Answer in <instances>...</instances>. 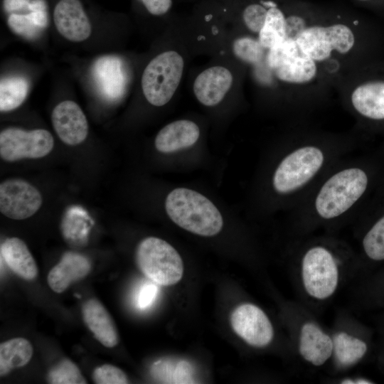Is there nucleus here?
I'll return each instance as SVG.
<instances>
[{"mask_svg":"<svg viewBox=\"0 0 384 384\" xmlns=\"http://www.w3.org/2000/svg\"><path fill=\"white\" fill-rule=\"evenodd\" d=\"M300 52L296 40L286 38L269 49L267 55V64L275 70L292 61Z\"/></svg>","mask_w":384,"mask_h":384,"instance_id":"obj_31","label":"nucleus"},{"mask_svg":"<svg viewBox=\"0 0 384 384\" xmlns=\"http://www.w3.org/2000/svg\"><path fill=\"white\" fill-rule=\"evenodd\" d=\"M158 285L150 279L140 284L134 295V304L137 309L146 310L154 304L159 292Z\"/></svg>","mask_w":384,"mask_h":384,"instance_id":"obj_33","label":"nucleus"},{"mask_svg":"<svg viewBox=\"0 0 384 384\" xmlns=\"http://www.w3.org/2000/svg\"><path fill=\"white\" fill-rule=\"evenodd\" d=\"M296 41L302 53L314 61H323L330 57L333 50L348 53L353 47L355 38L349 27L338 23L306 28Z\"/></svg>","mask_w":384,"mask_h":384,"instance_id":"obj_7","label":"nucleus"},{"mask_svg":"<svg viewBox=\"0 0 384 384\" xmlns=\"http://www.w3.org/2000/svg\"><path fill=\"white\" fill-rule=\"evenodd\" d=\"M324 159L323 151L315 146L294 149L277 167L272 179L274 189L282 195L299 190L320 171Z\"/></svg>","mask_w":384,"mask_h":384,"instance_id":"obj_6","label":"nucleus"},{"mask_svg":"<svg viewBox=\"0 0 384 384\" xmlns=\"http://www.w3.org/2000/svg\"><path fill=\"white\" fill-rule=\"evenodd\" d=\"M91 267V262L86 256L75 252H67L48 272V286L53 292L61 293L71 284L85 277Z\"/></svg>","mask_w":384,"mask_h":384,"instance_id":"obj_15","label":"nucleus"},{"mask_svg":"<svg viewBox=\"0 0 384 384\" xmlns=\"http://www.w3.org/2000/svg\"><path fill=\"white\" fill-rule=\"evenodd\" d=\"M333 355L335 364L341 369L351 368L357 364L368 351L367 343L353 334L340 330L333 335Z\"/></svg>","mask_w":384,"mask_h":384,"instance_id":"obj_23","label":"nucleus"},{"mask_svg":"<svg viewBox=\"0 0 384 384\" xmlns=\"http://www.w3.org/2000/svg\"><path fill=\"white\" fill-rule=\"evenodd\" d=\"M200 129L192 121L181 119L163 127L155 138V147L162 153H171L193 145L198 139Z\"/></svg>","mask_w":384,"mask_h":384,"instance_id":"obj_17","label":"nucleus"},{"mask_svg":"<svg viewBox=\"0 0 384 384\" xmlns=\"http://www.w3.org/2000/svg\"><path fill=\"white\" fill-rule=\"evenodd\" d=\"M82 315L87 328L103 346L112 348L117 345V328L109 312L98 300L86 301L82 306Z\"/></svg>","mask_w":384,"mask_h":384,"instance_id":"obj_16","label":"nucleus"},{"mask_svg":"<svg viewBox=\"0 0 384 384\" xmlns=\"http://www.w3.org/2000/svg\"><path fill=\"white\" fill-rule=\"evenodd\" d=\"M351 102L361 115L373 119H384V82L359 85L352 92Z\"/></svg>","mask_w":384,"mask_h":384,"instance_id":"obj_21","label":"nucleus"},{"mask_svg":"<svg viewBox=\"0 0 384 384\" xmlns=\"http://www.w3.org/2000/svg\"><path fill=\"white\" fill-rule=\"evenodd\" d=\"M286 38V18L284 14L277 6L267 8L265 24L259 32L260 43L265 48L270 49Z\"/></svg>","mask_w":384,"mask_h":384,"instance_id":"obj_27","label":"nucleus"},{"mask_svg":"<svg viewBox=\"0 0 384 384\" xmlns=\"http://www.w3.org/2000/svg\"><path fill=\"white\" fill-rule=\"evenodd\" d=\"M363 248L371 260H384V215L368 231L363 239Z\"/></svg>","mask_w":384,"mask_h":384,"instance_id":"obj_30","label":"nucleus"},{"mask_svg":"<svg viewBox=\"0 0 384 384\" xmlns=\"http://www.w3.org/2000/svg\"><path fill=\"white\" fill-rule=\"evenodd\" d=\"M166 211L177 225L192 233L210 237L222 230L223 219L216 206L198 192L178 188L165 201Z\"/></svg>","mask_w":384,"mask_h":384,"instance_id":"obj_1","label":"nucleus"},{"mask_svg":"<svg viewBox=\"0 0 384 384\" xmlns=\"http://www.w3.org/2000/svg\"><path fill=\"white\" fill-rule=\"evenodd\" d=\"M368 183L366 173L360 168H346L334 174L324 183L315 198L316 214L324 220L344 214L363 195Z\"/></svg>","mask_w":384,"mask_h":384,"instance_id":"obj_2","label":"nucleus"},{"mask_svg":"<svg viewBox=\"0 0 384 384\" xmlns=\"http://www.w3.org/2000/svg\"><path fill=\"white\" fill-rule=\"evenodd\" d=\"M1 258L18 277L33 280L38 275L34 258L25 242L18 238L6 239L1 245Z\"/></svg>","mask_w":384,"mask_h":384,"instance_id":"obj_19","label":"nucleus"},{"mask_svg":"<svg viewBox=\"0 0 384 384\" xmlns=\"http://www.w3.org/2000/svg\"><path fill=\"white\" fill-rule=\"evenodd\" d=\"M58 31L66 39L81 42L88 38L91 24L79 0H60L53 11Z\"/></svg>","mask_w":384,"mask_h":384,"instance_id":"obj_13","label":"nucleus"},{"mask_svg":"<svg viewBox=\"0 0 384 384\" xmlns=\"http://www.w3.org/2000/svg\"><path fill=\"white\" fill-rule=\"evenodd\" d=\"M144 6L148 12L154 16H161L166 14L171 8L172 0H139Z\"/></svg>","mask_w":384,"mask_h":384,"instance_id":"obj_36","label":"nucleus"},{"mask_svg":"<svg viewBox=\"0 0 384 384\" xmlns=\"http://www.w3.org/2000/svg\"><path fill=\"white\" fill-rule=\"evenodd\" d=\"M53 145L52 134L43 129L25 131L9 127L0 133V156L6 161L43 157Z\"/></svg>","mask_w":384,"mask_h":384,"instance_id":"obj_8","label":"nucleus"},{"mask_svg":"<svg viewBox=\"0 0 384 384\" xmlns=\"http://www.w3.org/2000/svg\"><path fill=\"white\" fill-rule=\"evenodd\" d=\"M42 201L38 190L24 180L8 179L0 185V211L9 218L23 220L32 216Z\"/></svg>","mask_w":384,"mask_h":384,"instance_id":"obj_10","label":"nucleus"},{"mask_svg":"<svg viewBox=\"0 0 384 384\" xmlns=\"http://www.w3.org/2000/svg\"><path fill=\"white\" fill-rule=\"evenodd\" d=\"M303 18L291 16L286 18L287 38L297 40L300 33L306 28Z\"/></svg>","mask_w":384,"mask_h":384,"instance_id":"obj_37","label":"nucleus"},{"mask_svg":"<svg viewBox=\"0 0 384 384\" xmlns=\"http://www.w3.org/2000/svg\"><path fill=\"white\" fill-rule=\"evenodd\" d=\"M28 91L27 80L20 76L6 77L0 81V110L11 111L25 100Z\"/></svg>","mask_w":384,"mask_h":384,"instance_id":"obj_26","label":"nucleus"},{"mask_svg":"<svg viewBox=\"0 0 384 384\" xmlns=\"http://www.w3.org/2000/svg\"><path fill=\"white\" fill-rule=\"evenodd\" d=\"M233 83V75L223 66H213L201 72L193 83V92L203 105L212 107L224 98Z\"/></svg>","mask_w":384,"mask_h":384,"instance_id":"obj_14","label":"nucleus"},{"mask_svg":"<svg viewBox=\"0 0 384 384\" xmlns=\"http://www.w3.org/2000/svg\"><path fill=\"white\" fill-rule=\"evenodd\" d=\"M338 259L327 247L314 245L303 254L300 263V277L305 293L317 302L329 299L341 282Z\"/></svg>","mask_w":384,"mask_h":384,"instance_id":"obj_3","label":"nucleus"},{"mask_svg":"<svg viewBox=\"0 0 384 384\" xmlns=\"http://www.w3.org/2000/svg\"><path fill=\"white\" fill-rule=\"evenodd\" d=\"M342 384H369L373 383L369 380L361 378H345L340 380Z\"/></svg>","mask_w":384,"mask_h":384,"instance_id":"obj_39","label":"nucleus"},{"mask_svg":"<svg viewBox=\"0 0 384 384\" xmlns=\"http://www.w3.org/2000/svg\"><path fill=\"white\" fill-rule=\"evenodd\" d=\"M360 1H367V0H360Z\"/></svg>","mask_w":384,"mask_h":384,"instance_id":"obj_41","label":"nucleus"},{"mask_svg":"<svg viewBox=\"0 0 384 384\" xmlns=\"http://www.w3.org/2000/svg\"><path fill=\"white\" fill-rule=\"evenodd\" d=\"M354 23H355V24H357V23H358V22H357V21H354Z\"/></svg>","mask_w":384,"mask_h":384,"instance_id":"obj_40","label":"nucleus"},{"mask_svg":"<svg viewBox=\"0 0 384 384\" xmlns=\"http://www.w3.org/2000/svg\"><path fill=\"white\" fill-rule=\"evenodd\" d=\"M265 48L259 41L250 37L237 38L233 44V50L241 60L255 64L261 61L264 56Z\"/></svg>","mask_w":384,"mask_h":384,"instance_id":"obj_32","label":"nucleus"},{"mask_svg":"<svg viewBox=\"0 0 384 384\" xmlns=\"http://www.w3.org/2000/svg\"><path fill=\"white\" fill-rule=\"evenodd\" d=\"M184 61L174 50L160 53L145 68L142 87L146 100L152 105H166L175 93L182 77Z\"/></svg>","mask_w":384,"mask_h":384,"instance_id":"obj_5","label":"nucleus"},{"mask_svg":"<svg viewBox=\"0 0 384 384\" xmlns=\"http://www.w3.org/2000/svg\"><path fill=\"white\" fill-rule=\"evenodd\" d=\"M275 75L282 81L291 83H304L311 80L316 74L315 61L302 51L292 61L274 70Z\"/></svg>","mask_w":384,"mask_h":384,"instance_id":"obj_25","label":"nucleus"},{"mask_svg":"<svg viewBox=\"0 0 384 384\" xmlns=\"http://www.w3.org/2000/svg\"><path fill=\"white\" fill-rule=\"evenodd\" d=\"M28 14H10L7 23L10 29L22 37L33 39L38 36L48 23L47 6L43 0H32Z\"/></svg>","mask_w":384,"mask_h":384,"instance_id":"obj_22","label":"nucleus"},{"mask_svg":"<svg viewBox=\"0 0 384 384\" xmlns=\"http://www.w3.org/2000/svg\"><path fill=\"white\" fill-rule=\"evenodd\" d=\"M48 382L53 384H85L86 380L78 367L65 358L55 365L48 374Z\"/></svg>","mask_w":384,"mask_h":384,"instance_id":"obj_29","label":"nucleus"},{"mask_svg":"<svg viewBox=\"0 0 384 384\" xmlns=\"http://www.w3.org/2000/svg\"><path fill=\"white\" fill-rule=\"evenodd\" d=\"M235 333L251 346H268L274 338V329L265 311L255 304L244 303L238 306L230 316Z\"/></svg>","mask_w":384,"mask_h":384,"instance_id":"obj_9","label":"nucleus"},{"mask_svg":"<svg viewBox=\"0 0 384 384\" xmlns=\"http://www.w3.org/2000/svg\"><path fill=\"white\" fill-rule=\"evenodd\" d=\"M53 127L58 137L68 145L82 143L88 133L86 117L73 101L65 100L53 109L51 116Z\"/></svg>","mask_w":384,"mask_h":384,"instance_id":"obj_12","label":"nucleus"},{"mask_svg":"<svg viewBox=\"0 0 384 384\" xmlns=\"http://www.w3.org/2000/svg\"><path fill=\"white\" fill-rule=\"evenodd\" d=\"M267 13L266 6L261 3H253L244 8L242 17L245 25L250 31L259 33L265 24Z\"/></svg>","mask_w":384,"mask_h":384,"instance_id":"obj_34","label":"nucleus"},{"mask_svg":"<svg viewBox=\"0 0 384 384\" xmlns=\"http://www.w3.org/2000/svg\"><path fill=\"white\" fill-rule=\"evenodd\" d=\"M135 258L142 272L159 285H174L183 277L184 267L180 255L161 238L143 239L137 247Z\"/></svg>","mask_w":384,"mask_h":384,"instance_id":"obj_4","label":"nucleus"},{"mask_svg":"<svg viewBox=\"0 0 384 384\" xmlns=\"http://www.w3.org/2000/svg\"><path fill=\"white\" fill-rule=\"evenodd\" d=\"M152 378L159 383H196V370L188 360L164 357L154 361L150 367Z\"/></svg>","mask_w":384,"mask_h":384,"instance_id":"obj_20","label":"nucleus"},{"mask_svg":"<svg viewBox=\"0 0 384 384\" xmlns=\"http://www.w3.org/2000/svg\"><path fill=\"white\" fill-rule=\"evenodd\" d=\"M93 77L99 90L108 99H115L123 92L125 77L121 60L114 56H103L95 63Z\"/></svg>","mask_w":384,"mask_h":384,"instance_id":"obj_18","label":"nucleus"},{"mask_svg":"<svg viewBox=\"0 0 384 384\" xmlns=\"http://www.w3.org/2000/svg\"><path fill=\"white\" fill-rule=\"evenodd\" d=\"M92 379L97 384H126L129 379L120 368L110 364H104L96 368L92 373Z\"/></svg>","mask_w":384,"mask_h":384,"instance_id":"obj_35","label":"nucleus"},{"mask_svg":"<svg viewBox=\"0 0 384 384\" xmlns=\"http://www.w3.org/2000/svg\"><path fill=\"white\" fill-rule=\"evenodd\" d=\"M32 0H3V7L9 14L18 13V11H31Z\"/></svg>","mask_w":384,"mask_h":384,"instance_id":"obj_38","label":"nucleus"},{"mask_svg":"<svg viewBox=\"0 0 384 384\" xmlns=\"http://www.w3.org/2000/svg\"><path fill=\"white\" fill-rule=\"evenodd\" d=\"M297 336V350L306 363L320 367L332 358V335L315 321H304L299 327Z\"/></svg>","mask_w":384,"mask_h":384,"instance_id":"obj_11","label":"nucleus"},{"mask_svg":"<svg viewBox=\"0 0 384 384\" xmlns=\"http://www.w3.org/2000/svg\"><path fill=\"white\" fill-rule=\"evenodd\" d=\"M33 355V346L26 338L18 337L0 344V375L26 365Z\"/></svg>","mask_w":384,"mask_h":384,"instance_id":"obj_24","label":"nucleus"},{"mask_svg":"<svg viewBox=\"0 0 384 384\" xmlns=\"http://www.w3.org/2000/svg\"><path fill=\"white\" fill-rule=\"evenodd\" d=\"M87 220L83 211L74 210V208L69 210L61 224L65 240L75 245H83L87 241L90 228Z\"/></svg>","mask_w":384,"mask_h":384,"instance_id":"obj_28","label":"nucleus"}]
</instances>
